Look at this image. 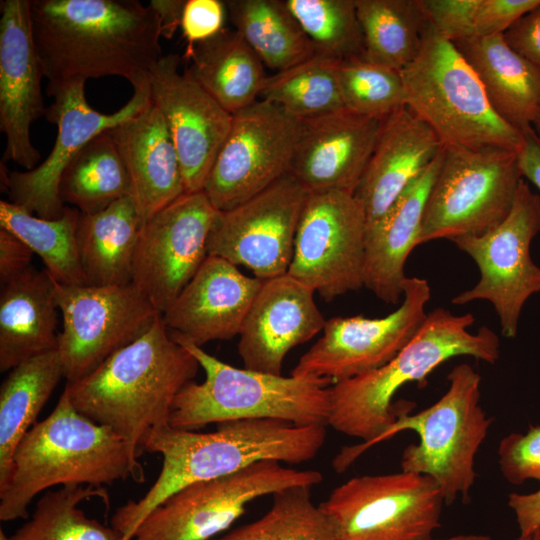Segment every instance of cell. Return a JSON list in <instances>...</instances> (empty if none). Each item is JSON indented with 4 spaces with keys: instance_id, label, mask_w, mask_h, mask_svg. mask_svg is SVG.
<instances>
[{
    "instance_id": "1",
    "label": "cell",
    "mask_w": 540,
    "mask_h": 540,
    "mask_svg": "<svg viewBox=\"0 0 540 540\" xmlns=\"http://www.w3.org/2000/svg\"><path fill=\"white\" fill-rule=\"evenodd\" d=\"M47 94L72 80L121 76L148 83L162 57L159 19L136 0H30Z\"/></svg>"
},
{
    "instance_id": "2",
    "label": "cell",
    "mask_w": 540,
    "mask_h": 540,
    "mask_svg": "<svg viewBox=\"0 0 540 540\" xmlns=\"http://www.w3.org/2000/svg\"><path fill=\"white\" fill-rule=\"evenodd\" d=\"M325 425H296L277 419H243L219 423L212 432L164 426L154 431L144 451L159 453V476L137 501L120 506L111 526L131 540L137 526L179 489L236 473L260 461L300 464L317 456L326 441Z\"/></svg>"
},
{
    "instance_id": "3",
    "label": "cell",
    "mask_w": 540,
    "mask_h": 540,
    "mask_svg": "<svg viewBox=\"0 0 540 540\" xmlns=\"http://www.w3.org/2000/svg\"><path fill=\"white\" fill-rule=\"evenodd\" d=\"M473 314L454 315L436 308L411 341L389 362L370 372L330 386L328 425L337 432L361 439L344 447L332 461L336 472H344L365 448L397 419L392 401L406 384L424 382L444 362L470 356L493 364L500 355L498 335L486 326L475 333Z\"/></svg>"
},
{
    "instance_id": "4",
    "label": "cell",
    "mask_w": 540,
    "mask_h": 540,
    "mask_svg": "<svg viewBox=\"0 0 540 540\" xmlns=\"http://www.w3.org/2000/svg\"><path fill=\"white\" fill-rule=\"evenodd\" d=\"M199 368L160 314L142 336L64 389L76 410L111 428L140 456L151 434L170 425L176 396Z\"/></svg>"
},
{
    "instance_id": "5",
    "label": "cell",
    "mask_w": 540,
    "mask_h": 540,
    "mask_svg": "<svg viewBox=\"0 0 540 540\" xmlns=\"http://www.w3.org/2000/svg\"><path fill=\"white\" fill-rule=\"evenodd\" d=\"M139 455L111 428L73 406L64 389L53 411L17 446L10 480L0 491V520L28 517V507L53 486L101 488L132 477L144 481Z\"/></svg>"
},
{
    "instance_id": "6",
    "label": "cell",
    "mask_w": 540,
    "mask_h": 540,
    "mask_svg": "<svg viewBox=\"0 0 540 540\" xmlns=\"http://www.w3.org/2000/svg\"><path fill=\"white\" fill-rule=\"evenodd\" d=\"M170 334L195 357L205 373L203 382H189L176 396L170 414L172 427L194 430L211 423L243 419L328 426L331 380L236 368L182 335L172 331Z\"/></svg>"
},
{
    "instance_id": "7",
    "label": "cell",
    "mask_w": 540,
    "mask_h": 540,
    "mask_svg": "<svg viewBox=\"0 0 540 540\" xmlns=\"http://www.w3.org/2000/svg\"><path fill=\"white\" fill-rule=\"evenodd\" d=\"M400 71L406 107L444 145L520 151L523 133L493 111L472 67L452 42L428 26L417 56Z\"/></svg>"
},
{
    "instance_id": "8",
    "label": "cell",
    "mask_w": 540,
    "mask_h": 540,
    "mask_svg": "<svg viewBox=\"0 0 540 540\" xmlns=\"http://www.w3.org/2000/svg\"><path fill=\"white\" fill-rule=\"evenodd\" d=\"M449 387L431 406L396 421L366 448L411 430L419 437L402 452L401 471L421 474L439 486L444 502L469 497L476 472L475 456L485 440L491 419L480 404L481 376L469 364L456 365L448 374Z\"/></svg>"
},
{
    "instance_id": "9",
    "label": "cell",
    "mask_w": 540,
    "mask_h": 540,
    "mask_svg": "<svg viewBox=\"0 0 540 540\" xmlns=\"http://www.w3.org/2000/svg\"><path fill=\"white\" fill-rule=\"evenodd\" d=\"M521 179L518 152L444 145L423 213L420 244L491 230L509 214Z\"/></svg>"
},
{
    "instance_id": "10",
    "label": "cell",
    "mask_w": 540,
    "mask_h": 540,
    "mask_svg": "<svg viewBox=\"0 0 540 540\" xmlns=\"http://www.w3.org/2000/svg\"><path fill=\"white\" fill-rule=\"evenodd\" d=\"M322 480L317 470L260 461L174 492L141 521L131 540H211L229 529L255 499L293 486L313 487Z\"/></svg>"
},
{
    "instance_id": "11",
    "label": "cell",
    "mask_w": 540,
    "mask_h": 540,
    "mask_svg": "<svg viewBox=\"0 0 540 540\" xmlns=\"http://www.w3.org/2000/svg\"><path fill=\"white\" fill-rule=\"evenodd\" d=\"M539 232L540 195L523 178L501 223L481 235L451 240L473 259L480 273L478 282L452 298V304L490 302L502 334L514 338L524 304L540 292V267L530 254L531 242Z\"/></svg>"
},
{
    "instance_id": "12",
    "label": "cell",
    "mask_w": 540,
    "mask_h": 540,
    "mask_svg": "<svg viewBox=\"0 0 540 540\" xmlns=\"http://www.w3.org/2000/svg\"><path fill=\"white\" fill-rule=\"evenodd\" d=\"M444 504L433 479L400 471L353 477L320 506L338 540H430Z\"/></svg>"
},
{
    "instance_id": "13",
    "label": "cell",
    "mask_w": 540,
    "mask_h": 540,
    "mask_svg": "<svg viewBox=\"0 0 540 540\" xmlns=\"http://www.w3.org/2000/svg\"><path fill=\"white\" fill-rule=\"evenodd\" d=\"M55 295L63 320L57 351L67 382L89 375L160 315L132 282L97 287L55 281Z\"/></svg>"
},
{
    "instance_id": "14",
    "label": "cell",
    "mask_w": 540,
    "mask_h": 540,
    "mask_svg": "<svg viewBox=\"0 0 540 540\" xmlns=\"http://www.w3.org/2000/svg\"><path fill=\"white\" fill-rule=\"evenodd\" d=\"M367 217L355 194L308 192L288 274L327 302L364 286Z\"/></svg>"
},
{
    "instance_id": "15",
    "label": "cell",
    "mask_w": 540,
    "mask_h": 540,
    "mask_svg": "<svg viewBox=\"0 0 540 540\" xmlns=\"http://www.w3.org/2000/svg\"><path fill=\"white\" fill-rule=\"evenodd\" d=\"M301 119L259 99L232 114L229 133L203 191L216 210H229L290 173Z\"/></svg>"
},
{
    "instance_id": "16",
    "label": "cell",
    "mask_w": 540,
    "mask_h": 540,
    "mask_svg": "<svg viewBox=\"0 0 540 540\" xmlns=\"http://www.w3.org/2000/svg\"><path fill=\"white\" fill-rule=\"evenodd\" d=\"M430 297L426 279L407 277L401 304L392 313L380 318L357 315L326 320L323 335L300 357L291 375L336 383L383 366L418 332Z\"/></svg>"
},
{
    "instance_id": "17",
    "label": "cell",
    "mask_w": 540,
    "mask_h": 540,
    "mask_svg": "<svg viewBox=\"0 0 540 540\" xmlns=\"http://www.w3.org/2000/svg\"><path fill=\"white\" fill-rule=\"evenodd\" d=\"M85 80H72L49 96L46 118L57 126L54 146L47 158L32 170L5 171L4 187L9 201L44 219L59 218L66 207L59 197V182L74 157L99 134L140 112L148 103V83L134 88L131 99L113 113L94 110L85 96Z\"/></svg>"
},
{
    "instance_id": "18",
    "label": "cell",
    "mask_w": 540,
    "mask_h": 540,
    "mask_svg": "<svg viewBox=\"0 0 540 540\" xmlns=\"http://www.w3.org/2000/svg\"><path fill=\"white\" fill-rule=\"evenodd\" d=\"M307 194L288 173L236 207L217 210L208 254L245 266L262 280L286 274Z\"/></svg>"
},
{
    "instance_id": "19",
    "label": "cell",
    "mask_w": 540,
    "mask_h": 540,
    "mask_svg": "<svg viewBox=\"0 0 540 540\" xmlns=\"http://www.w3.org/2000/svg\"><path fill=\"white\" fill-rule=\"evenodd\" d=\"M216 212L204 191L185 193L142 224L132 283L161 315L209 255Z\"/></svg>"
},
{
    "instance_id": "20",
    "label": "cell",
    "mask_w": 540,
    "mask_h": 540,
    "mask_svg": "<svg viewBox=\"0 0 540 540\" xmlns=\"http://www.w3.org/2000/svg\"><path fill=\"white\" fill-rule=\"evenodd\" d=\"M181 57L162 56L150 72L152 103L160 111L175 145L185 193L203 191L232 123V114L190 75L179 70Z\"/></svg>"
},
{
    "instance_id": "21",
    "label": "cell",
    "mask_w": 540,
    "mask_h": 540,
    "mask_svg": "<svg viewBox=\"0 0 540 540\" xmlns=\"http://www.w3.org/2000/svg\"><path fill=\"white\" fill-rule=\"evenodd\" d=\"M0 130L6 138L3 160L26 170L41 158L31 141L32 123L46 114L43 66L35 46L30 0L0 4Z\"/></svg>"
},
{
    "instance_id": "22",
    "label": "cell",
    "mask_w": 540,
    "mask_h": 540,
    "mask_svg": "<svg viewBox=\"0 0 540 540\" xmlns=\"http://www.w3.org/2000/svg\"><path fill=\"white\" fill-rule=\"evenodd\" d=\"M381 120L346 108L301 119L290 174L308 191L355 194L373 153Z\"/></svg>"
},
{
    "instance_id": "23",
    "label": "cell",
    "mask_w": 540,
    "mask_h": 540,
    "mask_svg": "<svg viewBox=\"0 0 540 540\" xmlns=\"http://www.w3.org/2000/svg\"><path fill=\"white\" fill-rule=\"evenodd\" d=\"M325 322L311 288L288 273L263 280L239 334L244 368L282 375L288 352L322 331Z\"/></svg>"
},
{
    "instance_id": "24",
    "label": "cell",
    "mask_w": 540,
    "mask_h": 540,
    "mask_svg": "<svg viewBox=\"0 0 540 540\" xmlns=\"http://www.w3.org/2000/svg\"><path fill=\"white\" fill-rule=\"evenodd\" d=\"M262 279L244 275L236 265L208 255L197 273L162 314L167 328L202 347L240 334Z\"/></svg>"
},
{
    "instance_id": "25",
    "label": "cell",
    "mask_w": 540,
    "mask_h": 540,
    "mask_svg": "<svg viewBox=\"0 0 540 540\" xmlns=\"http://www.w3.org/2000/svg\"><path fill=\"white\" fill-rule=\"evenodd\" d=\"M443 147L435 132L406 106L382 119L373 153L355 192L367 223L382 218Z\"/></svg>"
},
{
    "instance_id": "26",
    "label": "cell",
    "mask_w": 540,
    "mask_h": 540,
    "mask_svg": "<svg viewBox=\"0 0 540 540\" xmlns=\"http://www.w3.org/2000/svg\"><path fill=\"white\" fill-rule=\"evenodd\" d=\"M108 133L126 166L130 197L143 223L185 194L175 145L150 99L140 112Z\"/></svg>"
},
{
    "instance_id": "27",
    "label": "cell",
    "mask_w": 540,
    "mask_h": 540,
    "mask_svg": "<svg viewBox=\"0 0 540 540\" xmlns=\"http://www.w3.org/2000/svg\"><path fill=\"white\" fill-rule=\"evenodd\" d=\"M442 151L382 218L367 223L364 286L387 304L402 301L407 279L405 263L411 251L420 245L423 213L441 164Z\"/></svg>"
},
{
    "instance_id": "28",
    "label": "cell",
    "mask_w": 540,
    "mask_h": 540,
    "mask_svg": "<svg viewBox=\"0 0 540 540\" xmlns=\"http://www.w3.org/2000/svg\"><path fill=\"white\" fill-rule=\"evenodd\" d=\"M55 280L30 267L1 285L0 371L58 349Z\"/></svg>"
},
{
    "instance_id": "29",
    "label": "cell",
    "mask_w": 540,
    "mask_h": 540,
    "mask_svg": "<svg viewBox=\"0 0 540 540\" xmlns=\"http://www.w3.org/2000/svg\"><path fill=\"white\" fill-rule=\"evenodd\" d=\"M480 80L493 111L523 133L540 114V69L514 51L503 35L453 43Z\"/></svg>"
},
{
    "instance_id": "30",
    "label": "cell",
    "mask_w": 540,
    "mask_h": 540,
    "mask_svg": "<svg viewBox=\"0 0 540 540\" xmlns=\"http://www.w3.org/2000/svg\"><path fill=\"white\" fill-rule=\"evenodd\" d=\"M184 70L230 114L260 99L268 77L264 64L234 29L187 47Z\"/></svg>"
},
{
    "instance_id": "31",
    "label": "cell",
    "mask_w": 540,
    "mask_h": 540,
    "mask_svg": "<svg viewBox=\"0 0 540 540\" xmlns=\"http://www.w3.org/2000/svg\"><path fill=\"white\" fill-rule=\"evenodd\" d=\"M142 224L130 196L94 214L80 212L76 239L85 285L104 287L132 282Z\"/></svg>"
},
{
    "instance_id": "32",
    "label": "cell",
    "mask_w": 540,
    "mask_h": 540,
    "mask_svg": "<svg viewBox=\"0 0 540 540\" xmlns=\"http://www.w3.org/2000/svg\"><path fill=\"white\" fill-rule=\"evenodd\" d=\"M64 377L57 350L32 357L13 369L0 388V491L12 474L18 444L34 426L59 381Z\"/></svg>"
},
{
    "instance_id": "33",
    "label": "cell",
    "mask_w": 540,
    "mask_h": 540,
    "mask_svg": "<svg viewBox=\"0 0 540 540\" xmlns=\"http://www.w3.org/2000/svg\"><path fill=\"white\" fill-rule=\"evenodd\" d=\"M225 4L235 30L264 66L280 72L316 53L285 0H227Z\"/></svg>"
},
{
    "instance_id": "34",
    "label": "cell",
    "mask_w": 540,
    "mask_h": 540,
    "mask_svg": "<svg viewBox=\"0 0 540 540\" xmlns=\"http://www.w3.org/2000/svg\"><path fill=\"white\" fill-rule=\"evenodd\" d=\"M130 179L108 130L93 138L65 168L59 197L82 214H94L130 196Z\"/></svg>"
},
{
    "instance_id": "35",
    "label": "cell",
    "mask_w": 540,
    "mask_h": 540,
    "mask_svg": "<svg viewBox=\"0 0 540 540\" xmlns=\"http://www.w3.org/2000/svg\"><path fill=\"white\" fill-rule=\"evenodd\" d=\"M80 211L66 206L57 219L40 218L10 201H0V227L36 253L45 270L59 284L85 285L76 230Z\"/></svg>"
},
{
    "instance_id": "36",
    "label": "cell",
    "mask_w": 540,
    "mask_h": 540,
    "mask_svg": "<svg viewBox=\"0 0 540 540\" xmlns=\"http://www.w3.org/2000/svg\"><path fill=\"white\" fill-rule=\"evenodd\" d=\"M363 56L402 70L417 56L427 23L418 0H355Z\"/></svg>"
},
{
    "instance_id": "37",
    "label": "cell",
    "mask_w": 540,
    "mask_h": 540,
    "mask_svg": "<svg viewBox=\"0 0 540 540\" xmlns=\"http://www.w3.org/2000/svg\"><path fill=\"white\" fill-rule=\"evenodd\" d=\"M92 498L109 507L104 487L61 486L39 498L31 518L12 536V540H122L111 525L89 518L78 506Z\"/></svg>"
},
{
    "instance_id": "38",
    "label": "cell",
    "mask_w": 540,
    "mask_h": 540,
    "mask_svg": "<svg viewBox=\"0 0 540 540\" xmlns=\"http://www.w3.org/2000/svg\"><path fill=\"white\" fill-rule=\"evenodd\" d=\"M338 62L315 53L307 60L268 76L260 99L299 119L345 108L338 81Z\"/></svg>"
},
{
    "instance_id": "39",
    "label": "cell",
    "mask_w": 540,
    "mask_h": 540,
    "mask_svg": "<svg viewBox=\"0 0 540 540\" xmlns=\"http://www.w3.org/2000/svg\"><path fill=\"white\" fill-rule=\"evenodd\" d=\"M312 488L298 485L274 493L262 517L211 540H338L328 515L313 502Z\"/></svg>"
},
{
    "instance_id": "40",
    "label": "cell",
    "mask_w": 540,
    "mask_h": 540,
    "mask_svg": "<svg viewBox=\"0 0 540 540\" xmlns=\"http://www.w3.org/2000/svg\"><path fill=\"white\" fill-rule=\"evenodd\" d=\"M315 52L337 61L364 53L355 0H285Z\"/></svg>"
},
{
    "instance_id": "41",
    "label": "cell",
    "mask_w": 540,
    "mask_h": 540,
    "mask_svg": "<svg viewBox=\"0 0 540 540\" xmlns=\"http://www.w3.org/2000/svg\"><path fill=\"white\" fill-rule=\"evenodd\" d=\"M337 74L344 107L354 113L382 120L406 106L400 70L362 54L339 61Z\"/></svg>"
},
{
    "instance_id": "42",
    "label": "cell",
    "mask_w": 540,
    "mask_h": 540,
    "mask_svg": "<svg viewBox=\"0 0 540 540\" xmlns=\"http://www.w3.org/2000/svg\"><path fill=\"white\" fill-rule=\"evenodd\" d=\"M498 457L501 474L509 483L540 481V426L530 425L525 433L513 432L502 438Z\"/></svg>"
},
{
    "instance_id": "43",
    "label": "cell",
    "mask_w": 540,
    "mask_h": 540,
    "mask_svg": "<svg viewBox=\"0 0 540 540\" xmlns=\"http://www.w3.org/2000/svg\"><path fill=\"white\" fill-rule=\"evenodd\" d=\"M428 28L439 38L455 43L474 36L479 0H418Z\"/></svg>"
},
{
    "instance_id": "44",
    "label": "cell",
    "mask_w": 540,
    "mask_h": 540,
    "mask_svg": "<svg viewBox=\"0 0 540 540\" xmlns=\"http://www.w3.org/2000/svg\"><path fill=\"white\" fill-rule=\"evenodd\" d=\"M227 17L225 1L186 0L180 29L187 41V47L220 33L225 29Z\"/></svg>"
},
{
    "instance_id": "45",
    "label": "cell",
    "mask_w": 540,
    "mask_h": 540,
    "mask_svg": "<svg viewBox=\"0 0 540 540\" xmlns=\"http://www.w3.org/2000/svg\"><path fill=\"white\" fill-rule=\"evenodd\" d=\"M540 0H479L474 17V36L503 35Z\"/></svg>"
},
{
    "instance_id": "46",
    "label": "cell",
    "mask_w": 540,
    "mask_h": 540,
    "mask_svg": "<svg viewBox=\"0 0 540 540\" xmlns=\"http://www.w3.org/2000/svg\"><path fill=\"white\" fill-rule=\"evenodd\" d=\"M503 37L514 51L540 69V4L518 19Z\"/></svg>"
},
{
    "instance_id": "47",
    "label": "cell",
    "mask_w": 540,
    "mask_h": 540,
    "mask_svg": "<svg viewBox=\"0 0 540 540\" xmlns=\"http://www.w3.org/2000/svg\"><path fill=\"white\" fill-rule=\"evenodd\" d=\"M34 252L21 239L0 227L1 285L20 276L31 267Z\"/></svg>"
},
{
    "instance_id": "48",
    "label": "cell",
    "mask_w": 540,
    "mask_h": 540,
    "mask_svg": "<svg viewBox=\"0 0 540 540\" xmlns=\"http://www.w3.org/2000/svg\"><path fill=\"white\" fill-rule=\"evenodd\" d=\"M508 506L515 514L520 535L531 536L540 527V486L529 494L510 493Z\"/></svg>"
},
{
    "instance_id": "49",
    "label": "cell",
    "mask_w": 540,
    "mask_h": 540,
    "mask_svg": "<svg viewBox=\"0 0 540 540\" xmlns=\"http://www.w3.org/2000/svg\"><path fill=\"white\" fill-rule=\"evenodd\" d=\"M524 143L518 152L520 171L525 180L540 190V140L533 128L523 132Z\"/></svg>"
},
{
    "instance_id": "50",
    "label": "cell",
    "mask_w": 540,
    "mask_h": 540,
    "mask_svg": "<svg viewBox=\"0 0 540 540\" xmlns=\"http://www.w3.org/2000/svg\"><path fill=\"white\" fill-rule=\"evenodd\" d=\"M186 0H151L149 5L156 13L161 37L170 39L181 27L182 15Z\"/></svg>"
},
{
    "instance_id": "51",
    "label": "cell",
    "mask_w": 540,
    "mask_h": 540,
    "mask_svg": "<svg viewBox=\"0 0 540 540\" xmlns=\"http://www.w3.org/2000/svg\"><path fill=\"white\" fill-rule=\"evenodd\" d=\"M430 540H493L488 535H482V534H460L451 536L444 539H430Z\"/></svg>"
},
{
    "instance_id": "52",
    "label": "cell",
    "mask_w": 540,
    "mask_h": 540,
    "mask_svg": "<svg viewBox=\"0 0 540 540\" xmlns=\"http://www.w3.org/2000/svg\"><path fill=\"white\" fill-rule=\"evenodd\" d=\"M532 128L534 130V133L536 134V136L540 140V114H539L538 118L536 119V121L534 122Z\"/></svg>"
},
{
    "instance_id": "53",
    "label": "cell",
    "mask_w": 540,
    "mask_h": 540,
    "mask_svg": "<svg viewBox=\"0 0 540 540\" xmlns=\"http://www.w3.org/2000/svg\"><path fill=\"white\" fill-rule=\"evenodd\" d=\"M0 540H12L11 536L6 535L2 528H0Z\"/></svg>"
},
{
    "instance_id": "54",
    "label": "cell",
    "mask_w": 540,
    "mask_h": 540,
    "mask_svg": "<svg viewBox=\"0 0 540 540\" xmlns=\"http://www.w3.org/2000/svg\"><path fill=\"white\" fill-rule=\"evenodd\" d=\"M530 540H540V527L531 535Z\"/></svg>"
},
{
    "instance_id": "55",
    "label": "cell",
    "mask_w": 540,
    "mask_h": 540,
    "mask_svg": "<svg viewBox=\"0 0 540 540\" xmlns=\"http://www.w3.org/2000/svg\"><path fill=\"white\" fill-rule=\"evenodd\" d=\"M531 536L519 535L515 540H530Z\"/></svg>"
}]
</instances>
